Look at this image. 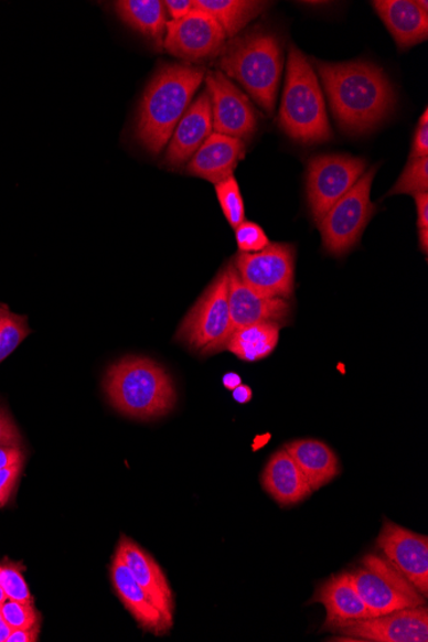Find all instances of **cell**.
Returning <instances> with one entry per match:
<instances>
[{
  "label": "cell",
  "mask_w": 428,
  "mask_h": 642,
  "mask_svg": "<svg viewBox=\"0 0 428 642\" xmlns=\"http://www.w3.org/2000/svg\"><path fill=\"white\" fill-rule=\"evenodd\" d=\"M332 114L340 128L362 133L392 114L396 97L384 71L372 63H328L314 60Z\"/></svg>",
  "instance_id": "obj_1"
},
{
  "label": "cell",
  "mask_w": 428,
  "mask_h": 642,
  "mask_svg": "<svg viewBox=\"0 0 428 642\" xmlns=\"http://www.w3.org/2000/svg\"><path fill=\"white\" fill-rule=\"evenodd\" d=\"M205 71L192 65H165L157 71L140 101L137 139L149 153L160 154L185 115Z\"/></svg>",
  "instance_id": "obj_2"
},
{
  "label": "cell",
  "mask_w": 428,
  "mask_h": 642,
  "mask_svg": "<svg viewBox=\"0 0 428 642\" xmlns=\"http://www.w3.org/2000/svg\"><path fill=\"white\" fill-rule=\"evenodd\" d=\"M105 388L120 414L140 421L168 416L176 406V388L168 371L145 356H126L113 364Z\"/></svg>",
  "instance_id": "obj_3"
},
{
  "label": "cell",
  "mask_w": 428,
  "mask_h": 642,
  "mask_svg": "<svg viewBox=\"0 0 428 642\" xmlns=\"http://www.w3.org/2000/svg\"><path fill=\"white\" fill-rule=\"evenodd\" d=\"M222 74L234 78L267 114H272L282 73L279 38L253 33L234 39L221 52Z\"/></svg>",
  "instance_id": "obj_4"
},
{
  "label": "cell",
  "mask_w": 428,
  "mask_h": 642,
  "mask_svg": "<svg viewBox=\"0 0 428 642\" xmlns=\"http://www.w3.org/2000/svg\"><path fill=\"white\" fill-rule=\"evenodd\" d=\"M281 129L292 140L317 145L332 139L327 106L311 63L290 46L287 82L280 107Z\"/></svg>",
  "instance_id": "obj_5"
},
{
  "label": "cell",
  "mask_w": 428,
  "mask_h": 642,
  "mask_svg": "<svg viewBox=\"0 0 428 642\" xmlns=\"http://www.w3.org/2000/svg\"><path fill=\"white\" fill-rule=\"evenodd\" d=\"M232 336V319L228 308V269L220 272L195 306L182 320L176 342L190 351L202 354H217L225 351Z\"/></svg>",
  "instance_id": "obj_6"
},
{
  "label": "cell",
  "mask_w": 428,
  "mask_h": 642,
  "mask_svg": "<svg viewBox=\"0 0 428 642\" xmlns=\"http://www.w3.org/2000/svg\"><path fill=\"white\" fill-rule=\"evenodd\" d=\"M351 576L371 618L426 606L422 593L379 554H367Z\"/></svg>",
  "instance_id": "obj_7"
},
{
  "label": "cell",
  "mask_w": 428,
  "mask_h": 642,
  "mask_svg": "<svg viewBox=\"0 0 428 642\" xmlns=\"http://www.w3.org/2000/svg\"><path fill=\"white\" fill-rule=\"evenodd\" d=\"M377 168H372L332 207L319 224L324 250L342 257L351 252L361 237L377 207L371 202V188Z\"/></svg>",
  "instance_id": "obj_8"
},
{
  "label": "cell",
  "mask_w": 428,
  "mask_h": 642,
  "mask_svg": "<svg viewBox=\"0 0 428 642\" xmlns=\"http://www.w3.org/2000/svg\"><path fill=\"white\" fill-rule=\"evenodd\" d=\"M234 265L244 285L259 297L289 299L295 292V245L275 243L258 253H239Z\"/></svg>",
  "instance_id": "obj_9"
},
{
  "label": "cell",
  "mask_w": 428,
  "mask_h": 642,
  "mask_svg": "<svg viewBox=\"0 0 428 642\" xmlns=\"http://www.w3.org/2000/svg\"><path fill=\"white\" fill-rule=\"evenodd\" d=\"M367 162L359 157L327 154L314 157L307 170V200L319 222L362 178Z\"/></svg>",
  "instance_id": "obj_10"
},
{
  "label": "cell",
  "mask_w": 428,
  "mask_h": 642,
  "mask_svg": "<svg viewBox=\"0 0 428 642\" xmlns=\"http://www.w3.org/2000/svg\"><path fill=\"white\" fill-rule=\"evenodd\" d=\"M226 39L217 21L194 7L186 18L168 22L163 46L174 57L197 62L221 54Z\"/></svg>",
  "instance_id": "obj_11"
},
{
  "label": "cell",
  "mask_w": 428,
  "mask_h": 642,
  "mask_svg": "<svg viewBox=\"0 0 428 642\" xmlns=\"http://www.w3.org/2000/svg\"><path fill=\"white\" fill-rule=\"evenodd\" d=\"M212 106L213 131L240 140H248L257 131L255 108L245 95L221 71L205 76Z\"/></svg>",
  "instance_id": "obj_12"
},
{
  "label": "cell",
  "mask_w": 428,
  "mask_h": 642,
  "mask_svg": "<svg viewBox=\"0 0 428 642\" xmlns=\"http://www.w3.org/2000/svg\"><path fill=\"white\" fill-rule=\"evenodd\" d=\"M344 638L334 641L427 642L428 610L417 607L368 620L339 625L332 630Z\"/></svg>",
  "instance_id": "obj_13"
},
{
  "label": "cell",
  "mask_w": 428,
  "mask_h": 642,
  "mask_svg": "<svg viewBox=\"0 0 428 642\" xmlns=\"http://www.w3.org/2000/svg\"><path fill=\"white\" fill-rule=\"evenodd\" d=\"M377 548L408 581L427 598L428 538L396 523L384 520L377 537Z\"/></svg>",
  "instance_id": "obj_14"
},
{
  "label": "cell",
  "mask_w": 428,
  "mask_h": 642,
  "mask_svg": "<svg viewBox=\"0 0 428 642\" xmlns=\"http://www.w3.org/2000/svg\"><path fill=\"white\" fill-rule=\"evenodd\" d=\"M227 269L232 335L252 324L276 323L283 327L290 320L292 309L287 299L259 297L244 285L233 265L227 266Z\"/></svg>",
  "instance_id": "obj_15"
},
{
  "label": "cell",
  "mask_w": 428,
  "mask_h": 642,
  "mask_svg": "<svg viewBox=\"0 0 428 642\" xmlns=\"http://www.w3.org/2000/svg\"><path fill=\"white\" fill-rule=\"evenodd\" d=\"M118 556L128 566L135 580L146 590L149 598L172 629L174 618V597L162 568L145 549L131 538L122 536L118 544Z\"/></svg>",
  "instance_id": "obj_16"
},
{
  "label": "cell",
  "mask_w": 428,
  "mask_h": 642,
  "mask_svg": "<svg viewBox=\"0 0 428 642\" xmlns=\"http://www.w3.org/2000/svg\"><path fill=\"white\" fill-rule=\"evenodd\" d=\"M213 132L212 106L208 93H203L188 108L174 129L169 141L164 164L170 169H180L203 146Z\"/></svg>",
  "instance_id": "obj_17"
},
{
  "label": "cell",
  "mask_w": 428,
  "mask_h": 642,
  "mask_svg": "<svg viewBox=\"0 0 428 642\" xmlns=\"http://www.w3.org/2000/svg\"><path fill=\"white\" fill-rule=\"evenodd\" d=\"M320 602L327 609L323 631H332L339 625L368 620L366 604L356 590L351 573L332 576L317 588L309 604Z\"/></svg>",
  "instance_id": "obj_18"
},
{
  "label": "cell",
  "mask_w": 428,
  "mask_h": 642,
  "mask_svg": "<svg viewBox=\"0 0 428 642\" xmlns=\"http://www.w3.org/2000/svg\"><path fill=\"white\" fill-rule=\"evenodd\" d=\"M245 156V142L240 139L212 132L186 165L192 176L203 179L216 185L234 176L237 163Z\"/></svg>",
  "instance_id": "obj_19"
},
{
  "label": "cell",
  "mask_w": 428,
  "mask_h": 642,
  "mask_svg": "<svg viewBox=\"0 0 428 642\" xmlns=\"http://www.w3.org/2000/svg\"><path fill=\"white\" fill-rule=\"evenodd\" d=\"M379 19L399 50L415 46L428 36V3L414 0H376L372 2Z\"/></svg>",
  "instance_id": "obj_20"
},
{
  "label": "cell",
  "mask_w": 428,
  "mask_h": 642,
  "mask_svg": "<svg viewBox=\"0 0 428 642\" xmlns=\"http://www.w3.org/2000/svg\"><path fill=\"white\" fill-rule=\"evenodd\" d=\"M110 577H113L118 598L142 630L153 633L156 636H163L170 632L171 628L165 622L164 617L156 608L146 590L135 580L130 569L117 553L113 568H110Z\"/></svg>",
  "instance_id": "obj_21"
},
{
  "label": "cell",
  "mask_w": 428,
  "mask_h": 642,
  "mask_svg": "<svg viewBox=\"0 0 428 642\" xmlns=\"http://www.w3.org/2000/svg\"><path fill=\"white\" fill-rule=\"evenodd\" d=\"M260 480L266 493L281 506L299 504L313 493L306 475L285 449L269 459Z\"/></svg>",
  "instance_id": "obj_22"
},
{
  "label": "cell",
  "mask_w": 428,
  "mask_h": 642,
  "mask_svg": "<svg viewBox=\"0 0 428 642\" xmlns=\"http://www.w3.org/2000/svg\"><path fill=\"white\" fill-rule=\"evenodd\" d=\"M283 449L295 459L313 491L328 485L340 473L339 459L328 443L304 439L291 441Z\"/></svg>",
  "instance_id": "obj_23"
},
{
  "label": "cell",
  "mask_w": 428,
  "mask_h": 642,
  "mask_svg": "<svg viewBox=\"0 0 428 642\" xmlns=\"http://www.w3.org/2000/svg\"><path fill=\"white\" fill-rule=\"evenodd\" d=\"M115 11L126 25L150 39L158 46L163 45L168 13L160 0H118Z\"/></svg>",
  "instance_id": "obj_24"
},
{
  "label": "cell",
  "mask_w": 428,
  "mask_h": 642,
  "mask_svg": "<svg viewBox=\"0 0 428 642\" xmlns=\"http://www.w3.org/2000/svg\"><path fill=\"white\" fill-rule=\"evenodd\" d=\"M280 330V324L276 323H258L243 328L228 339L225 351L248 363L265 360L279 345Z\"/></svg>",
  "instance_id": "obj_25"
},
{
  "label": "cell",
  "mask_w": 428,
  "mask_h": 642,
  "mask_svg": "<svg viewBox=\"0 0 428 642\" xmlns=\"http://www.w3.org/2000/svg\"><path fill=\"white\" fill-rule=\"evenodd\" d=\"M196 10H201L216 20L226 38L233 39L261 12L268 3L255 0H194Z\"/></svg>",
  "instance_id": "obj_26"
},
{
  "label": "cell",
  "mask_w": 428,
  "mask_h": 642,
  "mask_svg": "<svg viewBox=\"0 0 428 642\" xmlns=\"http://www.w3.org/2000/svg\"><path fill=\"white\" fill-rule=\"evenodd\" d=\"M428 193V157L409 158L403 173L386 196Z\"/></svg>",
  "instance_id": "obj_27"
},
{
  "label": "cell",
  "mask_w": 428,
  "mask_h": 642,
  "mask_svg": "<svg viewBox=\"0 0 428 642\" xmlns=\"http://www.w3.org/2000/svg\"><path fill=\"white\" fill-rule=\"evenodd\" d=\"M218 202L229 226L236 228L245 221V205L239 184L234 176L214 185Z\"/></svg>",
  "instance_id": "obj_28"
},
{
  "label": "cell",
  "mask_w": 428,
  "mask_h": 642,
  "mask_svg": "<svg viewBox=\"0 0 428 642\" xmlns=\"http://www.w3.org/2000/svg\"><path fill=\"white\" fill-rule=\"evenodd\" d=\"M31 334L26 317L10 312L0 328V363L18 349Z\"/></svg>",
  "instance_id": "obj_29"
},
{
  "label": "cell",
  "mask_w": 428,
  "mask_h": 642,
  "mask_svg": "<svg viewBox=\"0 0 428 642\" xmlns=\"http://www.w3.org/2000/svg\"><path fill=\"white\" fill-rule=\"evenodd\" d=\"M22 570L21 565H15L12 561L0 565V588L8 600L34 602Z\"/></svg>",
  "instance_id": "obj_30"
},
{
  "label": "cell",
  "mask_w": 428,
  "mask_h": 642,
  "mask_svg": "<svg viewBox=\"0 0 428 642\" xmlns=\"http://www.w3.org/2000/svg\"><path fill=\"white\" fill-rule=\"evenodd\" d=\"M0 612H2L6 622L12 630L33 628V625L41 622V614L38 613L34 602L7 599L0 606Z\"/></svg>",
  "instance_id": "obj_31"
},
{
  "label": "cell",
  "mask_w": 428,
  "mask_h": 642,
  "mask_svg": "<svg viewBox=\"0 0 428 642\" xmlns=\"http://www.w3.org/2000/svg\"><path fill=\"white\" fill-rule=\"evenodd\" d=\"M235 237L240 253H258L271 244L264 228L250 221H244L235 228Z\"/></svg>",
  "instance_id": "obj_32"
},
{
  "label": "cell",
  "mask_w": 428,
  "mask_h": 642,
  "mask_svg": "<svg viewBox=\"0 0 428 642\" xmlns=\"http://www.w3.org/2000/svg\"><path fill=\"white\" fill-rule=\"evenodd\" d=\"M21 471L22 462L0 470V509L10 501L14 488L18 485Z\"/></svg>",
  "instance_id": "obj_33"
},
{
  "label": "cell",
  "mask_w": 428,
  "mask_h": 642,
  "mask_svg": "<svg viewBox=\"0 0 428 642\" xmlns=\"http://www.w3.org/2000/svg\"><path fill=\"white\" fill-rule=\"evenodd\" d=\"M0 446H21V434L7 410L0 409Z\"/></svg>",
  "instance_id": "obj_34"
},
{
  "label": "cell",
  "mask_w": 428,
  "mask_h": 642,
  "mask_svg": "<svg viewBox=\"0 0 428 642\" xmlns=\"http://www.w3.org/2000/svg\"><path fill=\"white\" fill-rule=\"evenodd\" d=\"M428 157V110L425 113L417 126L415 132L414 145H411V152L409 158H422Z\"/></svg>",
  "instance_id": "obj_35"
},
{
  "label": "cell",
  "mask_w": 428,
  "mask_h": 642,
  "mask_svg": "<svg viewBox=\"0 0 428 642\" xmlns=\"http://www.w3.org/2000/svg\"><path fill=\"white\" fill-rule=\"evenodd\" d=\"M163 4L165 13L170 15L171 21L184 19L194 10V0H165Z\"/></svg>",
  "instance_id": "obj_36"
},
{
  "label": "cell",
  "mask_w": 428,
  "mask_h": 642,
  "mask_svg": "<svg viewBox=\"0 0 428 642\" xmlns=\"http://www.w3.org/2000/svg\"><path fill=\"white\" fill-rule=\"evenodd\" d=\"M22 461L23 453L20 447L0 446V470Z\"/></svg>",
  "instance_id": "obj_37"
},
{
  "label": "cell",
  "mask_w": 428,
  "mask_h": 642,
  "mask_svg": "<svg viewBox=\"0 0 428 642\" xmlns=\"http://www.w3.org/2000/svg\"><path fill=\"white\" fill-rule=\"evenodd\" d=\"M39 633H41V622L33 625V628L12 630L7 642H35L39 639Z\"/></svg>",
  "instance_id": "obj_38"
},
{
  "label": "cell",
  "mask_w": 428,
  "mask_h": 642,
  "mask_svg": "<svg viewBox=\"0 0 428 642\" xmlns=\"http://www.w3.org/2000/svg\"><path fill=\"white\" fill-rule=\"evenodd\" d=\"M417 205L418 229H428V193L414 195Z\"/></svg>",
  "instance_id": "obj_39"
},
{
  "label": "cell",
  "mask_w": 428,
  "mask_h": 642,
  "mask_svg": "<svg viewBox=\"0 0 428 642\" xmlns=\"http://www.w3.org/2000/svg\"><path fill=\"white\" fill-rule=\"evenodd\" d=\"M233 398L236 403L248 404L253 399V392L248 385H240L233 390Z\"/></svg>",
  "instance_id": "obj_40"
},
{
  "label": "cell",
  "mask_w": 428,
  "mask_h": 642,
  "mask_svg": "<svg viewBox=\"0 0 428 642\" xmlns=\"http://www.w3.org/2000/svg\"><path fill=\"white\" fill-rule=\"evenodd\" d=\"M222 384L227 388V390L233 392L237 386L243 384L242 377L236 374V372H228L224 377H222Z\"/></svg>",
  "instance_id": "obj_41"
},
{
  "label": "cell",
  "mask_w": 428,
  "mask_h": 642,
  "mask_svg": "<svg viewBox=\"0 0 428 642\" xmlns=\"http://www.w3.org/2000/svg\"><path fill=\"white\" fill-rule=\"evenodd\" d=\"M12 629L6 622L2 612H0V642H7L8 636L11 635Z\"/></svg>",
  "instance_id": "obj_42"
},
{
  "label": "cell",
  "mask_w": 428,
  "mask_h": 642,
  "mask_svg": "<svg viewBox=\"0 0 428 642\" xmlns=\"http://www.w3.org/2000/svg\"><path fill=\"white\" fill-rule=\"evenodd\" d=\"M419 248L424 253L428 250V229H418Z\"/></svg>",
  "instance_id": "obj_43"
},
{
  "label": "cell",
  "mask_w": 428,
  "mask_h": 642,
  "mask_svg": "<svg viewBox=\"0 0 428 642\" xmlns=\"http://www.w3.org/2000/svg\"><path fill=\"white\" fill-rule=\"evenodd\" d=\"M10 314V311H8V309L0 307V328L3 327V323L7 319V315Z\"/></svg>",
  "instance_id": "obj_44"
},
{
  "label": "cell",
  "mask_w": 428,
  "mask_h": 642,
  "mask_svg": "<svg viewBox=\"0 0 428 642\" xmlns=\"http://www.w3.org/2000/svg\"><path fill=\"white\" fill-rule=\"evenodd\" d=\"M7 600L4 592L2 590V588H0V606L3 604V602Z\"/></svg>",
  "instance_id": "obj_45"
}]
</instances>
